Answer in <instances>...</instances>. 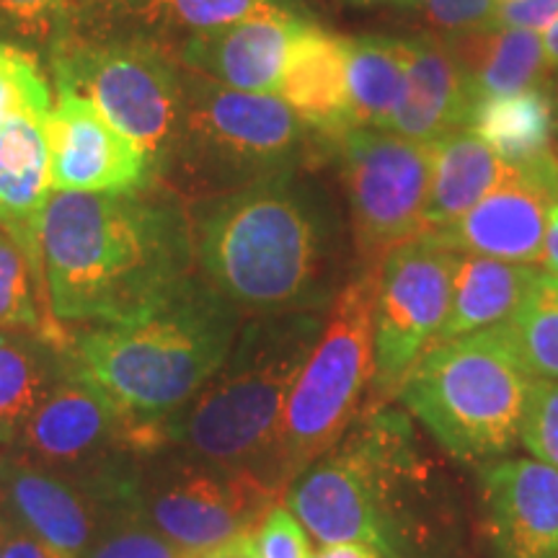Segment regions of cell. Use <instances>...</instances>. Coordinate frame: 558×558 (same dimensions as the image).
Wrapping results in <instances>:
<instances>
[{
	"mask_svg": "<svg viewBox=\"0 0 558 558\" xmlns=\"http://www.w3.org/2000/svg\"><path fill=\"white\" fill-rule=\"evenodd\" d=\"M190 207L171 186L132 194L52 192L41 218V269L62 324L137 316L192 275Z\"/></svg>",
	"mask_w": 558,
	"mask_h": 558,
	"instance_id": "6da1fadb",
	"label": "cell"
},
{
	"mask_svg": "<svg viewBox=\"0 0 558 558\" xmlns=\"http://www.w3.org/2000/svg\"><path fill=\"white\" fill-rule=\"evenodd\" d=\"M241 311L202 275H190L137 316L70 329L62 360L156 445L226 362Z\"/></svg>",
	"mask_w": 558,
	"mask_h": 558,
	"instance_id": "7a4b0ae2",
	"label": "cell"
},
{
	"mask_svg": "<svg viewBox=\"0 0 558 558\" xmlns=\"http://www.w3.org/2000/svg\"><path fill=\"white\" fill-rule=\"evenodd\" d=\"M190 222L202 277L241 313L318 311L329 300V220L292 173L197 199Z\"/></svg>",
	"mask_w": 558,
	"mask_h": 558,
	"instance_id": "3957f363",
	"label": "cell"
},
{
	"mask_svg": "<svg viewBox=\"0 0 558 558\" xmlns=\"http://www.w3.org/2000/svg\"><path fill=\"white\" fill-rule=\"evenodd\" d=\"M320 331L318 311L251 316L186 414L179 411L169 422V439L186 442L207 463L256 471L275 484L284 407Z\"/></svg>",
	"mask_w": 558,
	"mask_h": 558,
	"instance_id": "277c9868",
	"label": "cell"
},
{
	"mask_svg": "<svg viewBox=\"0 0 558 558\" xmlns=\"http://www.w3.org/2000/svg\"><path fill=\"white\" fill-rule=\"evenodd\" d=\"M533 378L499 326L432 347L399 399L452 458L492 460L520 439Z\"/></svg>",
	"mask_w": 558,
	"mask_h": 558,
	"instance_id": "5b68a950",
	"label": "cell"
},
{
	"mask_svg": "<svg viewBox=\"0 0 558 558\" xmlns=\"http://www.w3.org/2000/svg\"><path fill=\"white\" fill-rule=\"evenodd\" d=\"M305 145L308 128L279 96L235 90L184 70V122L163 173L205 199L295 173Z\"/></svg>",
	"mask_w": 558,
	"mask_h": 558,
	"instance_id": "8992f818",
	"label": "cell"
},
{
	"mask_svg": "<svg viewBox=\"0 0 558 558\" xmlns=\"http://www.w3.org/2000/svg\"><path fill=\"white\" fill-rule=\"evenodd\" d=\"M378 271L362 269L333 298L324 331L300 369L271 463V476L282 494L300 473L337 448L352 418L365 409L375 375Z\"/></svg>",
	"mask_w": 558,
	"mask_h": 558,
	"instance_id": "52a82bcc",
	"label": "cell"
},
{
	"mask_svg": "<svg viewBox=\"0 0 558 558\" xmlns=\"http://www.w3.org/2000/svg\"><path fill=\"white\" fill-rule=\"evenodd\" d=\"M50 54L58 86L94 101L163 173L184 122V68L173 47L145 34L86 41L65 34Z\"/></svg>",
	"mask_w": 558,
	"mask_h": 558,
	"instance_id": "ba28073f",
	"label": "cell"
},
{
	"mask_svg": "<svg viewBox=\"0 0 558 558\" xmlns=\"http://www.w3.org/2000/svg\"><path fill=\"white\" fill-rule=\"evenodd\" d=\"M458 267L460 254L435 230H424L386 254L378 271L375 375L365 414L399 396L416 362L435 347L450 313Z\"/></svg>",
	"mask_w": 558,
	"mask_h": 558,
	"instance_id": "9c48e42d",
	"label": "cell"
},
{
	"mask_svg": "<svg viewBox=\"0 0 558 558\" xmlns=\"http://www.w3.org/2000/svg\"><path fill=\"white\" fill-rule=\"evenodd\" d=\"M333 148L362 269H380L390 248L424 233L435 143L354 128Z\"/></svg>",
	"mask_w": 558,
	"mask_h": 558,
	"instance_id": "30bf717a",
	"label": "cell"
},
{
	"mask_svg": "<svg viewBox=\"0 0 558 558\" xmlns=\"http://www.w3.org/2000/svg\"><path fill=\"white\" fill-rule=\"evenodd\" d=\"M143 501V522L186 554L205 550L251 533L282 501V492L262 473L226 465H184L150 486Z\"/></svg>",
	"mask_w": 558,
	"mask_h": 558,
	"instance_id": "8fae6325",
	"label": "cell"
},
{
	"mask_svg": "<svg viewBox=\"0 0 558 558\" xmlns=\"http://www.w3.org/2000/svg\"><path fill=\"white\" fill-rule=\"evenodd\" d=\"M282 505L320 546L367 543L383 556L399 554L380 465L362 432L300 473Z\"/></svg>",
	"mask_w": 558,
	"mask_h": 558,
	"instance_id": "7c38bea8",
	"label": "cell"
},
{
	"mask_svg": "<svg viewBox=\"0 0 558 558\" xmlns=\"http://www.w3.org/2000/svg\"><path fill=\"white\" fill-rule=\"evenodd\" d=\"M45 132L54 192L132 194L158 184L156 158L117 130L78 90L58 86Z\"/></svg>",
	"mask_w": 558,
	"mask_h": 558,
	"instance_id": "4fadbf2b",
	"label": "cell"
},
{
	"mask_svg": "<svg viewBox=\"0 0 558 558\" xmlns=\"http://www.w3.org/2000/svg\"><path fill=\"white\" fill-rule=\"evenodd\" d=\"M558 199L554 148L525 166H512L507 181L435 233L458 254L535 264L543 259L550 205Z\"/></svg>",
	"mask_w": 558,
	"mask_h": 558,
	"instance_id": "5bb4252c",
	"label": "cell"
},
{
	"mask_svg": "<svg viewBox=\"0 0 558 558\" xmlns=\"http://www.w3.org/2000/svg\"><path fill=\"white\" fill-rule=\"evenodd\" d=\"M305 21L290 0H279L239 24L192 34L173 52L181 68L209 81L248 94L277 96L290 45Z\"/></svg>",
	"mask_w": 558,
	"mask_h": 558,
	"instance_id": "9a60e30c",
	"label": "cell"
},
{
	"mask_svg": "<svg viewBox=\"0 0 558 558\" xmlns=\"http://www.w3.org/2000/svg\"><path fill=\"white\" fill-rule=\"evenodd\" d=\"M488 538L505 558L558 556V469L530 458L481 471Z\"/></svg>",
	"mask_w": 558,
	"mask_h": 558,
	"instance_id": "2e32d148",
	"label": "cell"
},
{
	"mask_svg": "<svg viewBox=\"0 0 558 558\" xmlns=\"http://www.w3.org/2000/svg\"><path fill=\"white\" fill-rule=\"evenodd\" d=\"M21 442L41 465H81L101 458L111 442L137 450V429L101 390L65 367L21 432Z\"/></svg>",
	"mask_w": 558,
	"mask_h": 558,
	"instance_id": "e0dca14e",
	"label": "cell"
},
{
	"mask_svg": "<svg viewBox=\"0 0 558 558\" xmlns=\"http://www.w3.org/2000/svg\"><path fill=\"white\" fill-rule=\"evenodd\" d=\"M0 501L24 533L60 558H81L96 541L94 507L81 488L32 458H0Z\"/></svg>",
	"mask_w": 558,
	"mask_h": 558,
	"instance_id": "ac0fdd59",
	"label": "cell"
},
{
	"mask_svg": "<svg viewBox=\"0 0 558 558\" xmlns=\"http://www.w3.org/2000/svg\"><path fill=\"white\" fill-rule=\"evenodd\" d=\"M277 96L318 140L337 145L354 130L347 86V37L308 19L295 32Z\"/></svg>",
	"mask_w": 558,
	"mask_h": 558,
	"instance_id": "d6986e66",
	"label": "cell"
},
{
	"mask_svg": "<svg viewBox=\"0 0 558 558\" xmlns=\"http://www.w3.org/2000/svg\"><path fill=\"white\" fill-rule=\"evenodd\" d=\"M52 192L45 120L16 114L0 122V228L24 251L41 284V218Z\"/></svg>",
	"mask_w": 558,
	"mask_h": 558,
	"instance_id": "ffe728a7",
	"label": "cell"
},
{
	"mask_svg": "<svg viewBox=\"0 0 558 558\" xmlns=\"http://www.w3.org/2000/svg\"><path fill=\"white\" fill-rule=\"evenodd\" d=\"M407 88L390 130L416 143H437L456 130H465L473 94L463 70L442 37L401 39Z\"/></svg>",
	"mask_w": 558,
	"mask_h": 558,
	"instance_id": "44dd1931",
	"label": "cell"
},
{
	"mask_svg": "<svg viewBox=\"0 0 558 558\" xmlns=\"http://www.w3.org/2000/svg\"><path fill=\"white\" fill-rule=\"evenodd\" d=\"M538 277L541 269L533 264L488 259L476 254L460 256L450 313L437 333L435 347L505 324L520 308Z\"/></svg>",
	"mask_w": 558,
	"mask_h": 558,
	"instance_id": "7402d4cb",
	"label": "cell"
},
{
	"mask_svg": "<svg viewBox=\"0 0 558 558\" xmlns=\"http://www.w3.org/2000/svg\"><path fill=\"white\" fill-rule=\"evenodd\" d=\"M445 41L469 81L473 101L535 88V83L546 75L548 62L543 41L530 29L497 26V29L456 32Z\"/></svg>",
	"mask_w": 558,
	"mask_h": 558,
	"instance_id": "603a6c76",
	"label": "cell"
},
{
	"mask_svg": "<svg viewBox=\"0 0 558 558\" xmlns=\"http://www.w3.org/2000/svg\"><path fill=\"white\" fill-rule=\"evenodd\" d=\"M512 173L488 145L469 130H456L439 137L432 158V186L424 230H437L494 192Z\"/></svg>",
	"mask_w": 558,
	"mask_h": 558,
	"instance_id": "cb8c5ba5",
	"label": "cell"
},
{
	"mask_svg": "<svg viewBox=\"0 0 558 558\" xmlns=\"http://www.w3.org/2000/svg\"><path fill=\"white\" fill-rule=\"evenodd\" d=\"M465 130L505 163L525 166L554 148L556 104L543 88L473 101Z\"/></svg>",
	"mask_w": 558,
	"mask_h": 558,
	"instance_id": "d4e9b609",
	"label": "cell"
},
{
	"mask_svg": "<svg viewBox=\"0 0 558 558\" xmlns=\"http://www.w3.org/2000/svg\"><path fill=\"white\" fill-rule=\"evenodd\" d=\"M62 352L24 331H0V448L16 442L34 411L47 399Z\"/></svg>",
	"mask_w": 558,
	"mask_h": 558,
	"instance_id": "484cf974",
	"label": "cell"
},
{
	"mask_svg": "<svg viewBox=\"0 0 558 558\" xmlns=\"http://www.w3.org/2000/svg\"><path fill=\"white\" fill-rule=\"evenodd\" d=\"M347 86L354 128L388 132L407 88L401 39L347 37Z\"/></svg>",
	"mask_w": 558,
	"mask_h": 558,
	"instance_id": "4316f807",
	"label": "cell"
},
{
	"mask_svg": "<svg viewBox=\"0 0 558 558\" xmlns=\"http://www.w3.org/2000/svg\"><path fill=\"white\" fill-rule=\"evenodd\" d=\"M0 331H24L65 352L70 329L52 313L47 288L9 233L0 228Z\"/></svg>",
	"mask_w": 558,
	"mask_h": 558,
	"instance_id": "83f0119b",
	"label": "cell"
},
{
	"mask_svg": "<svg viewBox=\"0 0 558 558\" xmlns=\"http://www.w3.org/2000/svg\"><path fill=\"white\" fill-rule=\"evenodd\" d=\"M271 3H279V0H135L124 5L90 9V13H107L111 19L130 21L140 29L135 34L156 32L163 37L184 34L186 39L192 34L239 24Z\"/></svg>",
	"mask_w": 558,
	"mask_h": 558,
	"instance_id": "f1b7e54d",
	"label": "cell"
},
{
	"mask_svg": "<svg viewBox=\"0 0 558 558\" xmlns=\"http://www.w3.org/2000/svg\"><path fill=\"white\" fill-rule=\"evenodd\" d=\"M499 331L530 378L558 380V279L541 271Z\"/></svg>",
	"mask_w": 558,
	"mask_h": 558,
	"instance_id": "f546056e",
	"label": "cell"
},
{
	"mask_svg": "<svg viewBox=\"0 0 558 558\" xmlns=\"http://www.w3.org/2000/svg\"><path fill=\"white\" fill-rule=\"evenodd\" d=\"M52 107L50 78L39 65V54L0 39V122L16 114L47 120Z\"/></svg>",
	"mask_w": 558,
	"mask_h": 558,
	"instance_id": "4dcf8cb0",
	"label": "cell"
},
{
	"mask_svg": "<svg viewBox=\"0 0 558 558\" xmlns=\"http://www.w3.org/2000/svg\"><path fill=\"white\" fill-rule=\"evenodd\" d=\"M75 13V0H0V39L52 50Z\"/></svg>",
	"mask_w": 558,
	"mask_h": 558,
	"instance_id": "1f68e13d",
	"label": "cell"
},
{
	"mask_svg": "<svg viewBox=\"0 0 558 558\" xmlns=\"http://www.w3.org/2000/svg\"><path fill=\"white\" fill-rule=\"evenodd\" d=\"M520 439L535 460L558 469V380L530 383Z\"/></svg>",
	"mask_w": 558,
	"mask_h": 558,
	"instance_id": "d6a6232c",
	"label": "cell"
},
{
	"mask_svg": "<svg viewBox=\"0 0 558 558\" xmlns=\"http://www.w3.org/2000/svg\"><path fill=\"white\" fill-rule=\"evenodd\" d=\"M81 558H194L145 522L130 520L94 541Z\"/></svg>",
	"mask_w": 558,
	"mask_h": 558,
	"instance_id": "836d02e7",
	"label": "cell"
},
{
	"mask_svg": "<svg viewBox=\"0 0 558 558\" xmlns=\"http://www.w3.org/2000/svg\"><path fill=\"white\" fill-rule=\"evenodd\" d=\"M256 541H259L262 558H311L305 527L282 501L271 507L262 525L256 527Z\"/></svg>",
	"mask_w": 558,
	"mask_h": 558,
	"instance_id": "e575fe53",
	"label": "cell"
},
{
	"mask_svg": "<svg viewBox=\"0 0 558 558\" xmlns=\"http://www.w3.org/2000/svg\"><path fill=\"white\" fill-rule=\"evenodd\" d=\"M427 19L439 29L478 32L492 29L497 16V0H422Z\"/></svg>",
	"mask_w": 558,
	"mask_h": 558,
	"instance_id": "d590c367",
	"label": "cell"
},
{
	"mask_svg": "<svg viewBox=\"0 0 558 558\" xmlns=\"http://www.w3.org/2000/svg\"><path fill=\"white\" fill-rule=\"evenodd\" d=\"M558 16V0H509V3H499L497 16H494V26H509V29H546Z\"/></svg>",
	"mask_w": 558,
	"mask_h": 558,
	"instance_id": "8d00e7d4",
	"label": "cell"
},
{
	"mask_svg": "<svg viewBox=\"0 0 558 558\" xmlns=\"http://www.w3.org/2000/svg\"><path fill=\"white\" fill-rule=\"evenodd\" d=\"M0 554H3V558H60L45 543H39L29 533H24V530L9 533L3 527H0Z\"/></svg>",
	"mask_w": 558,
	"mask_h": 558,
	"instance_id": "74e56055",
	"label": "cell"
},
{
	"mask_svg": "<svg viewBox=\"0 0 558 558\" xmlns=\"http://www.w3.org/2000/svg\"><path fill=\"white\" fill-rule=\"evenodd\" d=\"M194 558H262L259 541H256V530L235 535L233 541L220 543V546L209 548L205 554H197Z\"/></svg>",
	"mask_w": 558,
	"mask_h": 558,
	"instance_id": "f35d334b",
	"label": "cell"
},
{
	"mask_svg": "<svg viewBox=\"0 0 558 558\" xmlns=\"http://www.w3.org/2000/svg\"><path fill=\"white\" fill-rule=\"evenodd\" d=\"M543 271L558 279V199L550 205L548 226H546V243H543Z\"/></svg>",
	"mask_w": 558,
	"mask_h": 558,
	"instance_id": "ab89813d",
	"label": "cell"
},
{
	"mask_svg": "<svg viewBox=\"0 0 558 558\" xmlns=\"http://www.w3.org/2000/svg\"><path fill=\"white\" fill-rule=\"evenodd\" d=\"M311 558H386L375 546L367 543H339V546H324Z\"/></svg>",
	"mask_w": 558,
	"mask_h": 558,
	"instance_id": "60d3db41",
	"label": "cell"
},
{
	"mask_svg": "<svg viewBox=\"0 0 558 558\" xmlns=\"http://www.w3.org/2000/svg\"><path fill=\"white\" fill-rule=\"evenodd\" d=\"M541 41H543V52H546L548 68H556L558 65V16L546 26Z\"/></svg>",
	"mask_w": 558,
	"mask_h": 558,
	"instance_id": "b9f144b4",
	"label": "cell"
},
{
	"mask_svg": "<svg viewBox=\"0 0 558 558\" xmlns=\"http://www.w3.org/2000/svg\"><path fill=\"white\" fill-rule=\"evenodd\" d=\"M81 3H86L88 9H107V5H124V3H135V0H75V9Z\"/></svg>",
	"mask_w": 558,
	"mask_h": 558,
	"instance_id": "7bdbcfd3",
	"label": "cell"
},
{
	"mask_svg": "<svg viewBox=\"0 0 558 558\" xmlns=\"http://www.w3.org/2000/svg\"><path fill=\"white\" fill-rule=\"evenodd\" d=\"M354 5H378V3H407V0H349Z\"/></svg>",
	"mask_w": 558,
	"mask_h": 558,
	"instance_id": "ee69618b",
	"label": "cell"
},
{
	"mask_svg": "<svg viewBox=\"0 0 558 558\" xmlns=\"http://www.w3.org/2000/svg\"><path fill=\"white\" fill-rule=\"evenodd\" d=\"M407 3L411 5V3H422V0H407Z\"/></svg>",
	"mask_w": 558,
	"mask_h": 558,
	"instance_id": "f6af8a7d",
	"label": "cell"
},
{
	"mask_svg": "<svg viewBox=\"0 0 558 558\" xmlns=\"http://www.w3.org/2000/svg\"><path fill=\"white\" fill-rule=\"evenodd\" d=\"M556 101H558V88H556Z\"/></svg>",
	"mask_w": 558,
	"mask_h": 558,
	"instance_id": "bcb514c9",
	"label": "cell"
},
{
	"mask_svg": "<svg viewBox=\"0 0 558 558\" xmlns=\"http://www.w3.org/2000/svg\"><path fill=\"white\" fill-rule=\"evenodd\" d=\"M0 558H3V554H0Z\"/></svg>",
	"mask_w": 558,
	"mask_h": 558,
	"instance_id": "7dc6e473",
	"label": "cell"
},
{
	"mask_svg": "<svg viewBox=\"0 0 558 558\" xmlns=\"http://www.w3.org/2000/svg\"><path fill=\"white\" fill-rule=\"evenodd\" d=\"M0 527H3V525H0Z\"/></svg>",
	"mask_w": 558,
	"mask_h": 558,
	"instance_id": "c3c4849f",
	"label": "cell"
}]
</instances>
